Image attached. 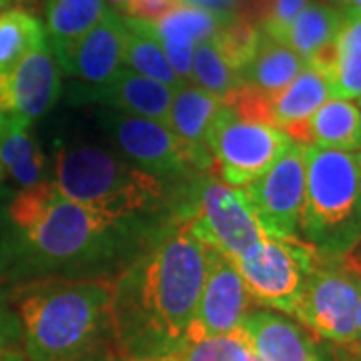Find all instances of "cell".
<instances>
[{
    "label": "cell",
    "mask_w": 361,
    "mask_h": 361,
    "mask_svg": "<svg viewBox=\"0 0 361 361\" xmlns=\"http://www.w3.org/2000/svg\"><path fill=\"white\" fill-rule=\"evenodd\" d=\"M13 255L20 269H59L103 257L129 221L66 199L52 180L20 189L8 207Z\"/></svg>",
    "instance_id": "2"
},
{
    "label": "cell",
    "mask_w": 361,
    "mask_h": 361,
    "mask_svg": "<svg viewBox=\"0 0 361 361\" xmlns=\"http://www.w3.org/2000/svg\"><path fill=\"white\" fill-rule=\"evenodd\" d=\"M343 16H345V11L341 8L323 4L317 0H310L305 8L297 14L291 26L287 28L281 42L297 52L307 65L313 56H317L319 52L336 42Z\"/></svg>",
    "instance_id": "24"
},
{
    "label": "cell",
    "mask_w": 361,
    "mask_h": 361,
    "mask_svg": "<svg viewBox=\"0 0 361 361\" xmlns=\"http://www.w3.org/2000/svg\"><path fill=\"white\" fill-rule=\"evenodd\" d=\"M175 353L177 361H253L255 353L241 329L189 339Z\"/></svg>",
    "instance_id": "29"
},
{
    "label": "cell",
    "mask_w": 361,
    "mask_h": 361,
    "mask_svg": "<svg viewBox=\"0 0 361 361\" xmlns=\"http://www.w3.org/2000/svg\"><path fill=\"white\" fill-rule=\"evenodd\" d=\"M54 185L66 199L118 221H129L165 197L159 177L94 145L63 147Z\"/></svg>",
    "instance_id": "5"
},
{
    "label": "cell",
    "mask_w": 361,
    "mask_h": 361,
    "mask_svg": "<svg viewBox=\"0 0 361 361\" xmlns=\"http://www.w3.org/2000/svg\"><path fill=\"white\" fill-rule=\"evenodd\" d=\"M207 251L183 221L115 283V336L125 349L157 357L185 343L205 285Z\"/></svg>",
    "instance_id": "1"
},
{
    "label": "cell",
    "mask_w": 361,
    "mask_h": 361,
    "mask_svg": "<svg viewBox=\"0 0 361 361\" xmlns=\"http://www.w3.org/2000/svg\"><path fill=\"white\" fill-rule=\"evenodd\" d=\"M103 123L127 161L159 179L185 177L203 169L197 157L163 123L116 109L104 113Z\"/></svg>",
    "instance_id": "10"
},
{
    "label": "cell",
    "mask_w": 361,
    "mask_h": 361,
    "mask_svg": "<svg viewBox=\"0 0 361 361\" xmlns=\"http://www.w3.org/2000/svg\"><path fill=\"white\" fill-rule=\"evenodd\" d=\"M251 303L253 299L247 293L233 259L209 247L203 293L185 341L239 329L243 317L251 310Z\"/></svg>",
    "instance_id": "12"
},
{
    "label": "cell",
    "mask_w": 361,
    "mask_h": 361,
    "mask_svg": "<svg viewBox=\"0 0 361 361\" xmlns=\"http://www.w3.org/2000/svg\"><path fill=\"white\" fill-rule=\"evenodd\" d=\"M243 191L265 237L297 239L305 195L303 147L295 142Z\"/></svg>",
    "instance_id": "11"
},
{
    "label": "cell",
    "mask_w": 361,
    "mask_h": 361,
    "mask_svg": "<svg viewBox=\"0 0 361 361\" xmlns=\"http://www.w3.org/2000/svg\"><path fill=\"white\" fill-rule=\"evenodd\" d=\"M189 227L201 243L233 261L245 257L265 239L245 191L221 180L203 187Z\"/></svg>",
    "instance_id": "9"
},
{
    "label": "cell",
    "mask_w": 361,
    "mask_h": 361,
    "mask_svg": "<svg viewBox=\"0 0 361 361\" xmlns=\"http://www.w3.org/2000/svg\"><path fill=\"white\" fill-rule=\"evenodd\" d=\"M360 109H361V99H360Z\"/></svg>",
    "instance_id": "43"
},
{
    "label": "cell",
    "mask_w": 361,
    "mask_h": 361,
    "mask_svg": "<svg viewBox=\"0 0 361 361\" xmlns=\"http://www.w3.org/2000/svg\"><path fill=\"white\" fill-rule=\"evenodd\" d=\"M345 11L351 14H355V16H361V0H349Z\"/></svg>",
    "instance_id": "37"
},
{
    "label": "cell",
    "mask_w": 361,
    "mask_h": 361,
    "mask_svg": "<svg viewBox=\"0 0 361 361\" xmlns=\"http://www.w3.org/2000/svg\"><path fill=\"white\" fill-rule=\"evenodd\" d=\"M303 157L305 195L299 233L325 255L353 253L361 241L360 155L303 147Z\"/></svg>",
    "instance_id": "4"
},
{
    "label": "cell",
    "mask_w": 361,
    "mask_h": 361,
    "mask_svg": "<svg viewBox=\"0 0 361 361\" xmlns=\"http://www.w3.org/2000/svg\"><path fill=\"white\" fill-rule=\"evenodd\" d=\"M191 82L221 99L233 89H237L241 85V78L223 61V56L209 37L195 47L191 61Z\"/></svg>",
    "instance_id": "30"
},
{
    "label": "cell",
    "mask_w": 361,
    "mask_h": 361,
    "mask_svg": "<svg viewBox=\"0 0 361 361\" xmlns=\"http://www.w3.org/2000/svg\"><path fill=\"white\" fill-rule=\"evenodd\" d=\"M345 351H348L351 361H361V334H357V337L345 345Z\"/></svg>",
    "instance_id": "35"
},
{
    "label": "cell",
    "mask_w": 361,
    "mask_h": 361,
    "mask_svg": "<svg viewBox=\"0 0 361 361\" xmlns=\"http://www.w3.org/2000/svg\"><path fill=\"white\" fill-rule=\"evenodd\" d=\"M303 59L283 42L261 37L257 52L241 75V85H249L267 99H273L303 71Z\"/></svg>",
    "instance_id": "25"
},
{
    "label": "cell",
    "mask_w": 361,
    "mask_h": 361,
    "mask_svg": "<svg viewBox=\"0 0 361 361\" xmlns=\"http://www.w3.org/2000/svg\"><path fill=\"white\" fill-rule=\"evenodd\" d=\"M348 357H349V355H348ZM348 361H351V357H349V360Z\"/></svg>",
    "instance_id": "45"
},
{
    "label": "cell",
    "mask_w": 361,
    "mask_h": 361,
    "mask_svg": "<svg viewBox=\"0 0 361 361\" xmlns=\"http://www.w3.org/2000/svg\"><path fill=\"white\" fill-rule=\"evenodd\" d=\"M360 301L361 257L319 251L293 317L313 336L345 348L360 334L355 323Z\"/></svg>",
    "instance_id": "6"
},
{
    "label": "cell",
    "mask_w": 361,
    "mask_h": 361,
    "mask_svg": "<svg viewBox=\"0 0 361 361\" xmlns=\"http://www.w3.org/2000/svg\"><path fill=\"white\" fill-rule=\"evenodd\" d=\"M239 329L259 361H322L307 327L273 311H249Z\"/></svg>",
    "instance_id": "16"
},
{
    "label": "cell",
    "mask_w": 361,
    "mask_h": 361,
    "mask_svg": "<svg viewBox=\"0 0 361 361\" xmlns=\"http://www.w3.org/2000/svg\"><path fill=\"white\" fill-rule=\"evenodd\" d=\"M261 37H263L261 26L249 23L245 18L233 16L217 28L211 40L223 56V61L241 78L243 71L257 52Z\"/></svg>",
    "instance_id": "28"
},
{
    "label": "cell",
    "mask_w": 361,
    "mask_h": 361,
    "mask_svg": "<svg viewBox=\"0 0 361 361\" xmlns=\"http://www.w3.org/2000/svg\"><path fill=\"white\" fill-rule=\"evenodd\" d=\"M125 20L115 11H106L103 18L90 28L68 51L59 66L94 87H103L123 68L125 52Z\"/></svg>",
    "instance_id": "14"
},
{
    "label": "cell",
    "mask_w": 361,
    "mask_h": 361,
    "mask_svg": "<svg viewBox=\"0 0 361 361\" xmlns=\"http://www.w3.org/2000/svg\"><path fill=\"white\" fill-rule=\"evenodd\" d=\"M313 66L327 78L331 99H361V16L345 11L336 42L311 59Z\"/></svg>",
    "instance_id": "18"
},
{
    "label": "cell",
    "mask_w": 361,
    "mask_h": 361,
    "mask_svg": "<svg viewBox=\"0 0 361 361\" xmlns=\"http://www.w3.org/2000/svg\"><path fill=\"white\" fill-rule=\"evenodd\" d=\"M355 323H357V331L361 334V301H360V307H357V317H355Z\"/></svg>",
    "instance_id": "39"
},
{
    "label": "cell",
    "mask_w": 361,
    "mask_h": 361,
    "mask_svg": "<svg viewBox=\"0 0 361 361\" xmlns=\"http://www.w3.org/2000/svg\"><path fill=\"white\" fill-rule=\"evenodd\" d=\"M127 361H177L175 353H167V355H157V357H135V360Z\"/></svg>",
    "instance_id": "36"
},
{
    "label": "cell",
    "mask_w": 361,
    "mask_h": 361,
    "mask_svg": "<svg viewBox=\"0 0 361 361\" xmlns=\"http://www.w3.org/2000/svg\"><path fill=\"white\" fill-rule=\"evenodd\" d=\"M106 11L104 0H44L47 35L56 63L65 59Z\"/></svg>",
    "instance_id": "23"
},
{
    "label": "cell",
    "mask_w": 361,
    "mask_h": 361,
    "mask_svg": "<svg viewBox=\"0 0 361 361\" xmlns=\"http://www.w3.org/2000/svg\"><path fill=\"white\" fill-rule=\"evenodd\" d=\"M319 251L301 239L265 237L245 257L233 261L249 297L285 315H295Z\"/></svg>",
    "instance_id": "8"
},
{
    "label": "cell",
    "mask_w": 361,
    "mask_h": 361,
    "mask_svg": "<svg viewBox=\"0 0 361 361\" xmlns=\"http://www.w3.org/2000/svg\"><path fill=\"white\" fill-rule=\"evenodd\" d=\"M0 4H2V0H0Z\"/></svg>",
    "instance_id": "46"
},
{
    "label": "cell",
    "mask_w": 361,
    "mask_h": 361,
    "mask_svg": "<svg viewBox=\"0 0 361 361\" xmlns=\"http://www.w3.org/2000/svg\"><path fill=\"white\" fill-rule=\"evenodd\" d=\"M44 37V26L35 14L20 8L0 14V78L8 75Z\"/></svg>",
    "instance_id": "27"
},
{
    "label": "cell",
    "mask_w": 361,
    "mask_h": 361,
    "mask_svg": "<svg viewBox=\"0 0 361 361\" xmlns=\"http://www.w3.org/2000/svg\"><path fill=\"white\" fill-rule=\"evenodd\" d=\"M287 135L303 147L357 153L361 151L360 104L348 99H327L303 125Z\"/></svg>",
    "instance_id": "17"
},
{
    "label": "cell",
    "mask_w": 361,
    "mask_h": 361,
    "mask_svg": "<svg viewBox=\"0 0 361 361\" xmlns=\"http://www.w3.org/2000/svg\"><path fill=\"white\" fill-rule=\"evenodd\" d=\"M360 169H361V153H360Z\"/></svg>",
    "instance_id": "42"
},
{
    "label": "cell",
    "mask_w": 361,
    "mask_h": 361,
    "mask_svg": "<svg viewBox=\"0 0 361 361\" xmlns=\"http://www.w3.org/2000/svg\"><path fill=\"white\" fill-rule=\"evenodd\" d=\"M310 0H273L271 2L269 14L263 20L261 30L265 37L281 42L287 32V28L291 26V23L297 18V14L305 8Z\"/></svg>",
    "instance_id": "31"
},
{
    "label": "cell",
    "mask_w": 361,
    "mask_h": 361,
    "mask_svg": "<svg viewBox=\"0 0 361 361\" xmlns=\"http://www.w3.org/2000/svg\"><path fill=\"white\" fill-rule=\"evenodd\" d=\"M123 20H125V28H127L125 52H123L125 68H130L133 73H137L141 77L153 78L171 90L183 89L187 82H183L175 75L159 40L153 37V32L147 28V25L142 20H135V18H127V16H123Z\"/></svg>",
    "instance_id": "26"
},
{
    "label": "cell",
    "mask_w": 361,
    "mask_h": 361,
    "mask_svg": "<svg viewBox=\"0 0 361 361\" xmlns=\"http://www.w3.org/2000/svg\"><path fill=\"white\" fill-rule=\"evenodd\" d=\"M253 361H259V360H257V357H255V360H253Z\"/></svg>",
    "instance_id": "44"
},
{
    "label": "cell",
    "mask_w": 361,
    "mask_h": 361,
    "mask_svg": "<svg viewBox=\"0 0 361 361\" xmlns=\"http://www.w3.org/2000/svg\"><path fill=\"white\" fill-rule=\"evenodd\" d=\"M0 118H2V111H0ZM2 173H4V169H2V159H0V179H2Z\"/></svg>",
    "instance_id": "41"
},
{
    "label": "cell",
    "mask_w": 361,
    "mask_h": 361,
    "mask_svg": "<svg viewBox=\"0 0 361 361\" xmlns=\"http://www.w3.org/2000/svg\"><path fill=\"white\" fill-rule=\"evenodd\" d=\"M175 90L157 82L153 78L141 77L130 68H121L106 85L94 90V101L109 104L111 109L145 116L157 123H169V111Z\"/></svg>",
    "instance_id": "19"
},
{
    "label": "cell",
    "mask_w": 361,
    "mask_h": 361,
    "mask_svg": "<svg viewBox=\"0 0 361 361\" xmlns=\"http://www.w3.org/2000/svg\"><path fill=\"white\" fill-rule=\"evenodd\" d=\"M273 0H229L231 11L235 16L245 18L253 25H263V20L267 18Z\"/></svg>",
    "instance_id": "33"
},
{
    "label": "cell",
    "mask_w": 361,
    "mask_h": 361,
    "mask_svg": "<svg viewBox=\"0 0 361 361\" xmlns=\"http://www.w3.org/2000/svg\"><path fill=\"white\" fill-rule=\"evenodd\" d=\"M0 159L2 169L20 189L37 187L44 180V159L39 142L30 135V121L2 113L0 118Z\"/></svg>",
    "instance_id": "21"
},
{
    "label": "cell",
    "mask_w": 361,
    "mask_h": 361,
    "mask_svg": "<svg viewBox=\"0 0 361 361\" xmlns=\"http://www.w3.org/2000/svg\"><path fill=\"white\" fill-rule=\"evenodd\" d=\"M327 99H331L327 78L313 66H303L279 94L269 101L271 127L283 130L285 135L303 125Z\"/></svg>",
    "instance_id": "22"
},
{
    "label": "cell",
    "mask_w": 361,
    "mask_h": 361,
    "mask_svg": "<svg viewBox=\"0 0 361 361\" xmlns=\"http://www.w3.org/2000/svg\"><path fill=\"white\" fill-rule=\"evenodd\" d=\"M16 336V325L11 319V315L0 307V357L8 351Z\"/></svg>",
    "instance_id": "34"
},
{
    "label": "cell",
    "mask_w": 361,
    "mask_h": 361,
    "mask_svg": "<svg viewBox=\"0 0 361 361\" xmlns=\"http://www.w3.org/2000/svg\"><path fill=\"white\" fill-rule=\"evenodd\" d=\"M229 18L233 16L211 13L193 4H180L161 20L145 23V25L159 40L175 75L183 82L191 85V61H193L195 47L213 37L217 28Z\"/></svg>",
    "instance_id": "15"
},
{
    "label": "cell",
    "mask_w": 361,
    "mask_h": 361,
    "mask_svg": "<svg viewBox=\"0 0 361 361\" xmlns=\"http://www.w3.org/2000/svg\"><path fill=\"white\" fill-rule=\"evenodd\" d=\"M317 2H323V4H329V6H336V8L345 11V8H348L349 0H317Z\"/></svg>",
    "instance_id": "38"
},
{
    "label": "cell",
    "mask_w": 361,
    "mask_h": 361,
    "mask_svg": "<svg viewBox=\"0 0 361 361\" xmlns=\"http://www.w3.org/2000/svg\"><path fill=\"white\" fill-rule=\"evenodd\" d=\"M219 106V97L195 85H185L173 94L167 127L197 157L203 169L213 165L211 155L207 151V135Z\"/></svg>",
    "instance_id": "20"
},
{
    "label": "cell",
    "mask_w": 361,
    "mask_h": 361,
    "mask_svg": "<svg viewBox=\"0 0 361 361\" xmlns=\"http://www.w3.org/2000/svg\"><path fill=\"white\" fill-rule=\"evenodd\" d=\"M180 4L183 0H127L121 8L127 14V18H135L142 23H157Z\"/></svg>",
    "instance_id": "32"
},
{
    "label": "cell",
    "mask_w": 361,
    "mask_h": 361,
    "mask_svg": "<svg viewBox=\"0 0 361 361\" xmlns=\"http://www.w3.org/2000/svg\"><path fill=\"white\" fill-rule=\"evenodd\" d=\"M115 283L44 279L23 289L18 313L30 361H82L115 331Z\"/></svg>",
    "instance_id": "3"
},
{
    "label": "cell",
    "mask_w": 361,
    "mask_h": 361,
    "mask_svg": "<svg viewBox=\"0 0 361 361\" xmlns=\"http://www.w3.org/2000/svg\"><path fill=\"white\" fill-rule=\"evenodd\" d=\"M295 142L271 125L245 121L221 101L207 135V151L221 183L247 187L287 153Z\"/></svg>",
    "instance_id": "7"
},
{
    "label": "cell",
    "mask_w": 361,
    "mask_h": 361,
    "mask_svg": "<svg viewBox=\"0 0 361 361\" xmlns=\"http://www.w3.org/2000/svg\"><path fill=\"white\" fill-rule=\"evenodd\" d=\"M109 2H111V4H115V6H123L127 0H109Z\"/></svg>",
    "instance_id": "40"
},
{
    "label": "cell",
    "mask_w": 361,
    "mask_h": 361,
    "mask_svg": "<svg viewBox=\"0 0 361 361\" xmlns=\"http://www.w3.org/2000/svg\"><path fill=\"white\" fill-rule=\"evenodd\" d=\"M61 66L47 37L40 39L8 75L0 78V111L35 121L61 94Z\"/></svg>",
    "instance_id": "13"
}]
</instances>
